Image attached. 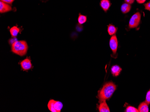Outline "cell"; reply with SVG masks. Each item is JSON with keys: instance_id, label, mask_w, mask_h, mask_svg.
Here are the masks:
<instances>
[{"instance_id": "4", "label": "cell", "mask_w": 150, "mask_h": 112, "mask_svg": "<svg viewBox=\"0 0 150 112\" xmlns=\"http://www.w3.org/2000/svg\"><path fill=\"white\" fill-rule=\"evenodd\" d=\"M141 19V15L139 12L136 13L130 18L129 22V29L136 28L139 25Z\"/></svg>"}, {"instance_id": "15", "label": "cell", "mask_w": 150, "mask_h": 112, "mask_svg": "<svg viewBox=\"0 0 150 112\" xmlns=\"http://www.w3.org/2000/svg\"><path fill=\"white\" fill-rule=\"evenodd\" d=\"M87 21V17L79 14V17H78V22L79 24L82 25L85 23Z\"/></svg>"}, {"instance_id": "12", "label": "cell", "mask_w": 150, "mask_h": 112, "mask_svg": "<svg viewBox=\"0 0 150 112\" xmlns=\"http://www.w3.org/2000/svg\"><path fill=\"white\" fill-rule=\"evenodd\" d=\"M131 9V5L127 3L122 4L121 6V10L123 14H127L130 11Z\"/></svg>"}, {"instance_id": "10", "label": "cell", "mask_w": 150, "mask_h": 112, "mask_svg": "<svg viewBox=\"0 0 150 112\" xmlns=\"http://www.w3.org/2000/svg\"><path fill=\"white\" fill-rule=\"evenodd\" d=\"M122 71V68L118 65H114L111 68V72L113 77H117Z\"/></svg>"}, {"instance_id": "21", "label": "cell", "mask_w": 150, "mask_h": 112, "mask_svg": "<svg viewBox=\"0 0 150 112\" xmlns=\"http://www.w3.org/2000/svg\"><path fill=\"white\" fill-rule=\"evenodd\" d=\"M136 1L139 4H142L145 3L146 0H136Z\"/></svg>"}, {"instance_id": "1", "label": "cell", "mask_w": 150, "mask_h": 112, "mask_svg": "<svg viewBox=\"0 0 150 112\" xmlns=\"http://www.w3.org/2000/svg\"><path fill=\"white\" fill-rule=\"evenodd\" d=\"M117 88V86L112 82L106 83L99 90L98 93L99 102L109 100L112 96Z\"/></svg>"}, {"instance_id": "11", "label": "cell", "mask_w": 150, "mask_h": 112, "mask_svg": "<svg viewBox=\"0 0 150 112\" xmlns=\"http://www.w3.org/2000/svg\"><path fill=\"white\" fill-rule=\"evenodd\" d=\"M138 110L139 112H148V104L145 102L140 103L138 107Z\"/></svg>"}, {"instance_id": "5", "label": "cell", "mask_w": 150, "mask_h": 112, "mask_svg": "<svg viewBox=\"0 0 150 112\" xmlns=\"http://www.w3.org/2000/svg\"><path fill=\"white\" fill-rule=\"evenodd\" d=\"M109 45L110 48L112 50L114 55H115L117 53V50L118 46V42L117 36L113 35L112 36L109 41Z\"/></svg>"}, {"instance_id": "16", "label": "cell", "mask_w": 150, "mask_h": 112, "mask_svg": "<svg viewBox=\"0 0 150 112\" xmlns=\"http://www.w3.org/2000/svg\"><path fill=\"white\" fill-rule=\"evenodd\" d=\"M125 112H139V110L136 108L132 106H129L127 107V108L125 109Z\"/></svg>"}, {"instance_id": "6", "label": "cell", "mask_w": 150, "mask_h": 112, "mask_svg": "<svg viewBox=\"0 0 150 112\" xmlns=\"http://www.w3.org/2000/svg\"><path fill=\"white\" fill-rule=\"evenodd\" d=\"M20 66L22 69L24 71H27L32 68V64L31 60L28 58H25L20 63Z\"/></svg>"}, {"instance_id": "20", "label": "cell", "mask_w": 150, "mask_h": 112, "mask_svg": "<svg viewBox=\"0 0 150 112\" xmlns=\"http://www.w3.org/2000/svg\"><path fill=\"white\" fill-rule=\"evenodd\" d=\"M124 1L125 3H128V4H130V5L133 4L135 1V0H124Z\"/></svg>"}, {"instance_id": "7", "label": "cell", "mask_w": 150, "mask_h": 112, "mask_svg": "<svg viewBox=\"0 0 150 112\" xmlns=\"http://www.w3.org/2000/svg\"><path fill=\"white\" fill-rule=\"evenodd\" d=\"M11 10V6L9 4L1 1L0 2V13L1 14L8 12Z\"/></svg>"}, {"instance_id": "14", "label": "cell", "mask_w": 150, "mask_h": 112, "mask_svg": "<svg viewBox=\"0 0 150 112\" xmlns=\"http://www.w3.org/2000/svg\"><path fill=\"white\" fill-rule=\"evenodd\" d=\"M10 32L11 36L12 37L15 38L18 35V33L20 32V29L16 26H14L10 29Z\"/></svg>"}, {"instance_id": "3", "label": "cell", "mask_w": 150, "mask_h": 112, "mask_svg": "<svg viewBox=\"0 0 150 112\" xmlns=\"http://www.w3.org/2000/svg\"><path fill=\"white\" fill-rule=\"evenodd\" d=\"M47 106L49 110L52 112H60L63 107V104L59 101L50 100Z\"/></svg>"}, {"instance_id": "13", "label": "cell", "mask_w": 150, "mask_h": 112, "mask_svg": "<svg viewBox=\"0 0 150 112\" xmlns=\"http://www.w3.org/2000/svg\"><path fill=\"white\" fill-rule=\"evenodd\" d=\"M117 28L115 27L114 25L109 24L108 26V31L109 35H113L117 33Z\"/></svg>"}, {"instance_id": "8", "label": "cell", "mask_w": 150, "mask_h": 112, "mask_svg": "<svg viewBox=\"0 0 150 112\" xmlns=\"http://www.w3.org/2000/svg\"><path fill=\"white\" fill-rule=\"evenodd\" d=\"M100 104L98 105V109L100 112H110L108 106L106 103V101H103L99 102Z\"/></svg>"}, {"instance_id": "18", "label": "cell", "mask_w": 150, "mask_h": 112, "mask_svg": "<svg viewBox=\"0 0 150 112\" xmlns=\"http://www.w3.org/2000/svg\"><path fill=\"white\" fill-rule=\"evenodd\" d=\"M145 9L150 11V1L146 3L144 5Z\"/></svg>"}, {"instance_id": "9", "label": "cell", "mask_w": 150, "mask_h": 112, "mask_svg": "<svg viewBox=\"0 0 150 112\" xmlns=\"http://www.w3.org/2000/svg\"><path fill=\"white\" fill-rule=\"evenodd\" d=\"M100 6L102 9L106 12L111 7V3L109 0H101Z\"/></svg>"}, {"instance_id": "17", "label": "cell", "mask_w": 150, "mask_h": 112, "mask_svg": "<svg viewBox=\"0 0 150 112\" xmlns=\"http://www.w3.org/2000/svg\"><path fill=\"white\" fill-rule=\"evenodd\" d=\"M145 102L149 105L150 104V89L146 93Z\"/></svg>"}, {"instance_id": "2", "label": "cell", "mask_w": 150, "mask_h": 112, "mask_svg": "<svg viewBox=\"0 0 150 112\" xmlns=\"http://www.w3.org/2000/svg\"><path fill=\"white\" fill-rule=\"evenodd\" d=\"M28 45L25 41H16L12 44L11 51L20 56L26 55L28 50Z\"/></svg>"}, {"instance_id": "19", "label": "cell", "mask_w": 150, "mask_h": 112, "mask_svg": "<svg viewBox=\"0 0 150 112\" xmlns=\"http://www.w3.org/2000/svg\"><path fill=\"white\" fill-rule=\"evenodd\" d=\"M15 0H1V1L8 4H12Z\"/></svg>"}]
</instances>
